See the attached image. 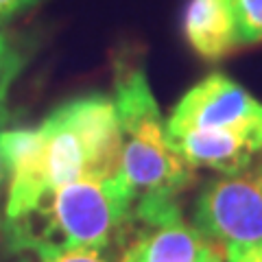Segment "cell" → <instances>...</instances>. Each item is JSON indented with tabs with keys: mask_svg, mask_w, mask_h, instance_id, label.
Instances as JSON below:
<instances>
[{
	"mask_svg": "<svg viewBox=\"0 0 262 262\" xmlns=\"http://www.w3.org/2000/svg\"><path fill=\"white\" fill-rule=\"evenodd\" d=\"M225 262H262V243L229 251L225 256Z\"/></svg>",
	"mask_w": 262,
	"mask_h": 262,
	"instance_id": "13",
	"label": "cell"
},
{
	"mask_svg": "<svg viewBox=\"0 0 262 262\" xmlns=\"http://www.w3.org/2000/svg\"><path fill=\"white\" fill-rule=\"evenodd\" d=\"M234 9L241 46L262 42V0H234Z\"/></svg>",
	"mask_w": 262,
	"mask_h": 262,
	"instance_id": "10",
	"label": "cell"
},
{
	"mask_svg": "<svg viewBox=\"0 0 262 262\" xmlns=\"http://www.w3.org/2000/svg\"><path fill=\"white\" fill-rule=\"evenodd\" d=\"M18 262H37V258L33 256V258H22V260H18Z\"/></svg>",
	"mask_w": 262,
	"mask_h": 262,
	"instance_id": "15",
	"label": "cell"
},
{
	"mask_svg": "<svg viewBox=\"0 0 262 262\" xmlns=\"http://www.w3.org/2000/svg\"><path fill=\"white\" fill-rule=\"evenodd\" d=\"M7 164L5 216L27 210L57 186L94 179L125 186L114 98L94 92L70 98L31 129L0 131Z\"/></svg>",
	"mask_w": 262,
	"mask_h": 262,
	"instance_id": "1",
	"label": "cell"
},
{
	"mask_svg": "<svg viewBox=\"0 0 262 262\" xmlns=\"http://www.w3.org/2000/svg\"><path fill=\"white\" fill-rule=\"evenodd\" d=\"M24 63H27V51L18 44V39L0 33V122L7 125V98H9L13 81L18 79Z\"/></svg>",
	"mask_w": 262,
	"mask_h": 262,
	"instance_id": "9",
	"label": "cell"
},
{
	"mask_svg": "<svg viewBox=\"0 0 262 262\" xmlns=\"http://www.w3.org/2000/svg\"><path fill=\"white\" fill-rule=\"evenodd\" d=\"M168 140L192 168L236 173L251 166L256 155L262 151V116L236 127L190 131Z\"/></svg>",
	"mask_w": 262,
	"mask_h": 262,
	"instance_id": "7",
	"label": "cell"
},
{
	"mask_svg": "<svg viewBox=\"0 0 262 262\" xmlns=\"http://www.w3.org/2000/svg\"><path fill=\"white\" fill-rule=\"evenodd\" d=\"M262 116V103L227 75H208L179 98L166 120L168 138L236 127Z\"/></svg>",
	"mask_w": 262,
	"mask_h": 262,
	"instance_id": "6",
	"label": "cell"
},
{
	"mask_svg": "<svg viewBox=\"0 0 262 262\" xmlns=\"http://www.w3.org/2000/svg\"><path fill=\"white\" fill-rule=\"evenodd\" d=\"M184 37L208 61H216L238 48L234 0H190L184 11Z\"/></svg>",
	"mask_w": 262,
	"mask_h": 262,
	"instance_id": "8",
	"label": "cell"
},
{
	"mask_svg": "<svg viewBox=\"0 0 262 262\" xmlns=\"http://www.w3.org/2000/svg\"><path fill=\"white\" fill-rule=\"evenodd\" d=\"M122 262H225V251L182 214L177 199L131 208V234Z\"/></svg>",
	"mask_w": 262,
	"mask_h": 262,
	"instance_id": "5",
	"label": "cell"
},
{
	"mask_svg": "<svg viewBox=\"0 0 262 262\" xmlns=\"http://www.w3.org/2000/svg\"><path fill=\"white\" fill-rule=\"evenodd\" d=\"M125 253L118 249H63L39 253L37 262H122Z\"/></svg>",
	"mask_w": 262,
	"mask_h": 262,
	"instance_id": "11",
	"label": "cell"
},
{
	"mask_svg": "<svg viewBox=\"0 0 262 262\" xmlns=\"http://www.w3.org/2000/svg\"><path fill=\"white\" fill-rule=\"evenodd\" d=\"M5 129V122H0V131ZM7 184V164H5V155H3V146H0V190Z\"/></svg>",
	"mask_w": 262,
	"mask_h": 262,
	"instance_id": "14",
	"label": "cell"
},
{
	"mask_svg": "<svg viewBox=\"0 0 262 262\" xmlns=\"http://www.w3.org/2000/svg\"><path fill=\"white\" fill-rule=\"evenodd\" d=\"M192 225L225 256L262 243V164L210 179L194 199Z\"/></svg>",
	"mask_w": 262,
	"mask_h": 262,
	"instance_id": "4",
	"label": "cell"
},
{
	"mask_svg": "<svg viewBox=\"0 0 262 262\" xmlns=\"http://www.w3.org/2000/svg\"><path fill=\"white\" fill-rule=\"evenodd\" d=\"M122 182L131 208L140 201L177 199L192 184L194 168L168 140L166 120L142 68H120L114 83Z\"/></svg>",
	"mask_w": 262,
	"mask_h": 262,
	"instance_id": "3",
	"label": "cell"
},
{
	"mask_svg": "<svg viewBox=\"0 0 262 262\" xmlns=\"http://www.w3.org/2000/svg\"><path fill=\"white\" fill-rule=\"evenodd\" d=\"M11 251L33 256L63 249H118L131 234V196L125 186L94 179L46 190L15 216L3 221Z\"/></svg>",
	"mask_w": 262,
	"mask_h": 262,
	"instance_id": "2",
	"label": "cell"
},
{
	"mask_svg": "<svg viewBox=\"0 0 262 262\" xmlns=\"http://www.w3.org/2000/svg\"><path fill=\"white\" fill-rule=\"evenodd\" d=\"M37 0H0V33L5 31L7 22L13 20L18 13L33 7Z\"/></svg>",
	"mask_w": 262,
	"mask_h": 262,
	"instance_id": "12",
	"label": "cell"
}]
</instances>
